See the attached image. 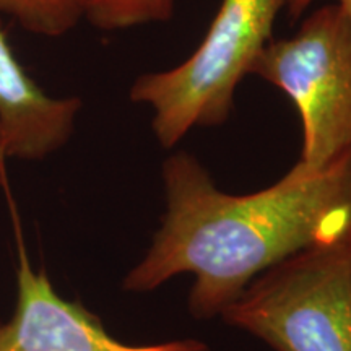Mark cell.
<instances>
[{
    "instance_id": "1",
    "label": "cell",
    "mask_w": 351,
    "mask_h": 351,
    "mask_svg": "<svg viewBox=\"0 0 351 351\" xmlns=\"http://www.w3.org/2000/svg\"><path fill=\"white\" fill-rule=\"evenodd\" d=\"M166 212L124 289L147 293L178 275L194 276L189 311L219 315L258 275L319 244L351 239V150L320 168L302 161L267 189L219 191L195 156L163 165Z\"/></svg>"
},
{
    "instance_id": "2",
    "label": "cell",
    "mask_w": 351,
    "mask_h": 351,
    "mask_svg": "<svg viewBox=\"0 0 351 351\" xmlns=\"http://www.w3.org/2000/svg\"><path fill=\"white\" fill-rule=\"evenodd\" d=\"M285 3L221 0L199 47L184 62L134 82L130 99L152 109V127L161 147L173 148L195 127L228 119L236 88L274 39Z\"/></svg>"
},
{
    "instance_id": "3",
    "label": "cell",
    "mask_w": 351,
    "mask_h": 351,
    "mask_svg": "<svg viewBox=\"0 0 351 351\" xmlns=\"http://www.w3.org/2000/svg\"><path fill=\"white\" fill-rule=\"evenodd\" d=\"M219 315L276 351H351V239L270 267Z\"/></svg>"
},
{
    "instance_id": "4",
    "label": "cell",
    "mask_w": 351,
    "mask_h": 351,
    "mask_svg": "<svg viewBox=\"0 0 351 351\" xmlns=\"http://www.w3.org/2000/svg\"><path fill=\"white\" fill-rule=\"evenodd\" d=\"M251 73L295 104L300 161L320 168L351 150V15L339 3L307 15L293 36L271 39Z\"/></svg>"
},
{
    "instance_id": "5",
    "label": "cell",
    "mask_w": 351,
    "mask_h": 351,
    "mask_svg": "<svg viewBox=\"0 0 351 351\" xmlns=\"http://www.w3.org/2000/svg\"><path fill=\"white\" fill-rule=\"evenodd\" d=\"M16 306L0 324V351H210L195 339L127 345L109 335L80 302L57 295L44 271H36L19 239Z\"/></svg>"
},
{
    "instance_id": "6",
    "label": "cell",
    "mask_w": 351,
    "mask_h": 351,
    "mask_svg": "<svg viewBox=\"0 0 351 351\" xmlns=\"http://www.w3.org/2000/svg\"><path fill=\"white\" fill-rule=\"evenodd\" d=\"M82 101L47 95L20 64L0 21V163L41 160L72 135Z\"/></svg>"
},
{
    "instance_id": "7",
    "label": "cell",
    "mask_w": 351,
    "mask_h": 351,
    "mask_svg": "<svg viewBox=\"0 0 351 351\" xmlns=\"http://www.w3.org/2000/svg\"><path fill=\"white\" fill-rule=\"evenodd\" d=\"M91 0H0V13L46 38L72 32L86 19Z\"/></svg>"
},
{
    "instance_id": "8",
    "label": "cell",
    "mask_w": 351,
    "mask_h": 351,
    "mask_svg": "<svg viewBox=\"0 0 351 351\" xmlns=\"http://www.w3.org/2000/svg\"><path fill=\"white\" fill-rule=\"evenodd\" d=\"M174 0H91L86 20L104 32L168 21Z\"/></svg>"
},
{
    "instance_id": "9",
    "label": "cell",
    "mask_w": 351,
    "mask_h": 351,
    "mask_svg": "<svg viewBox=\"0 0 351 351\" xmlns=\"http://www.w3.org/2000/svg\"><path fill=\"white\" fill-rule=\"evenodd\" d=\"M313 2L314 0H287V3H285V5L288 7L289 15L298 19V16L302 15V13L306 12V8L309 7ZM337 3H339V5L343 8L346 13H350L351 15V0H337Z\"/></svg>"
}]
</instances>
